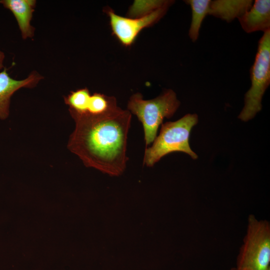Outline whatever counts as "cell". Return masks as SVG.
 <instances>
[{
  "mask_svg": "<svg viewBox=\"0 0 270 270\" xmlns=\"http://www.w3.org/2000/svg\"><path fill=\"white\" fill-rule=\"evenodd\" d=\"M36 3V0H0V4L13 14L24 40L32 38L34 35L35 28L30 22Z\"/></svg>",
  "mask_w": 270,
  "mask_h": 270,
  "instance_id": "cell-9",
  "label": "cell"
},
{
  "mask_svg": "<svg viewBox=\"0 0 270 270\" xmlns=\"http://www.w3.org/2000/svg\"><path fill=\"white\" fill-rule=\"evenodd\" d=\"M253 2L252 0H210L208 15L230 22L248 11Z\"/></svg>",
  "mask_w": 270,
  "mask_h": 270,
  "instance_id": "cell-10",
  "label": "cell"
},
{
  "mask_svg": "<svg viewBox=\"0 0 270 270\" xmlns=\"http://www.w3.org/2000/svg\"><path fill=\"white\" fill-rule=\"evenodd\" d=\"M168 0H135L129 8V18H137L148 14L164 6Z\"/></svg>",
  "mask_w": 270,
  "mask_h": 270,
  "instance_id": "cell-13",
  "label": "cell"
},
{
  "mask_svg": "<svg viewBox=\"0 0 270 270\" xmlns=\"http://www.w3.org/2000/svg\"><path fill=\"white\" fill-rule=\"evenodd\" d=\"M198 122L196 114H188L176 121L162 124L158 136L152 145L145 149L144 164L152 167L163 156L176 152H185L196 159L197 154L190 148L189 136Z\"/></svg>",
  "mask_w": 270,
  "mask_h": 270,
  "instance_id": "cell-2",
  "label": "cell"
},
{
  "mask_svg": "<svg viewBox=\"0 0 270 270\" xmlns=\"http://www.w3.org/2000/svg\"><path fill=\"white\" fill-rule=\"evenodd\" d=\"M174 2V0H168L166 4L153 12L137 18L118 15L108 6L105 7L104 10L109 18L112 34L123 46L129 47L134 42L143 29L159 22Z\"/></svg>",
  "mask_w": 270,
  "mask_h": 270,
  "instance_id": "cell-6",
  "label": "cell"
},
{
  "mask_svg": "<svg viewBox=\"0 0 270 270\" xmlns=\"http://www.w3.org/2000/svg\"><path fill=\"white\" fill-rule=\"evenodd\" d=\"M184 2L191 8L192 18L188 35L192 42H194L199 37L202 22L208 15L210 0H186Z\"/></svg>",
  "mask_w": 270,
  "mask_h": 270,
  "instance_id": "cell-11",
  "label": "cell"
},
{
  "mask_svg": "<svg viewBox=\"0 0 270 270\" xmlns=\"http://www.w3.org/2000/svg\"><path fill=\"white\" fill-rule=\"evenodd\" d=\"M270 224L248 216L246 232L236 258V268L244 270H270Z\"/></svg>",
  "mask_w": 270,
  "mask_h": 270,
  "instance_id": "cell-4",
  "label": "cell"
},
{
  "mask_svg": "<svg viewBox=\"0 0 270 270\" xmlns=\"http://www.w3.org/2000/svg\"><path fill=\"white\" fill-rule=\"evenodd\" d=\"M42 78V75L33 70L26 78L16 80L11 78L4 68L0 72V120L8 117L11 98L16 92L23 88H34Z\"/></svg>",
  "mask_w": 270,
  "mask_h": 270,
  "instance_id": "cell-7",
  "label": "cell"
},
{
  "mask_svg": "<svg viewBox=\"0 0 270 270\" xmlns=\"http://www.w3.org/2000/svg\"><path fill=\"white\" fill-rule=\"evenodd\" d=\"M230 270H244L238 269V268H236H236H232L230 269Z\"/></svg>",
  "mask_w": 270,
  "mask_h": 270,
  "instance_id": "cell-15",
  "label": "cell"
},
{
  "mask_svg": "<svg viewBox=\"0 0 270 270\" xmlns=\"http://www.w3.org/2000/svg\"><path fill=\"white\" fill-rule=\"evenodd\" d=\"M70 114L75 128L67 147L87 167L96 168L111 176L124 170L128 134L132 114L118 106L98 115Z\"/></svg>",
  "mask_w": 270,
  "mask_h": 270,
  "instance_id": "cell-1",
  "label": "cell"
},
{
  "mask_svg": "<svg viewBox=\"0 0 270 270\" xmlns=\"http://www.w3.org/2000/svg\"><path fill=\"white\" fill-rule=\"evenodd\" d=\"M176 92L164 90L153 99L145 100L139 92L132 94L127 104V110L136 115L142 125L146 147L152 143L158 127L164 118H171L180 106Z\"/></svg>",
  "mask_w": 270,
  "mask_h": 270,
  "instance_id": "cell-3",
  "label": "cell"
},
{
  "mask_svg": "<svg viewBox=\"0 0 270 270\" xmlns=\"http://www.w3.org/2000/svg\"><path fill=\"white\" fill-rule=\"evenodd\" d=\"M238 19L246 33L270 30V0H254L251 8Z\"/></svg>",
  "mask_w": 270,
  "mask_h": 270,
  "instance_id": "cell-8",
  "label": "cell"
},
{
  "mask_svg": "<svg viewBox=\"0 0 270 270\" xmlns=\"http://www.w3.org/2000/svg\"><path fill=\"white\" fill-rule=\"evenodd\" d=\"M251 86L244 95V106L238 118L246 122L262 108V96L270 84V30L264 32L250 70Z\"/></svg>",
  "mask_w": 270,
  "mask_h": 270,
  "instance_id": "cell-5",
  "label": "cell"
},
{
  "mask_svg": "<svg viewBox=\"0 0 270 270\" xmlns=\"http://www.w3.org/2000/svg\"><path fill=\"white\" fill-rule=\"evenodd\" d=\"M5 58L4 54L0 50V70L4 68V60Z\"/></svg>",
  "mask_w": 270,
  "mask_h": 270,
  "instance_id": "cell-14",
  "label": "cell"
},
{
  "mask_svg": "<svg viewBox=\"0 0 270 270\" xmlns=\"http://www.w3.org/2000/svg\"><path fill=\"white\" fill-rule=\"evenodd\" d=\"M90 95L87 88L71 91L64 97L65 104L69 106V112L86 114Z\"/></svg>",
  "mask_w": 270,
  "mask_h": 270,
  "instance_id": "cell-12",
  "label": "cell"
}]
</instances>
